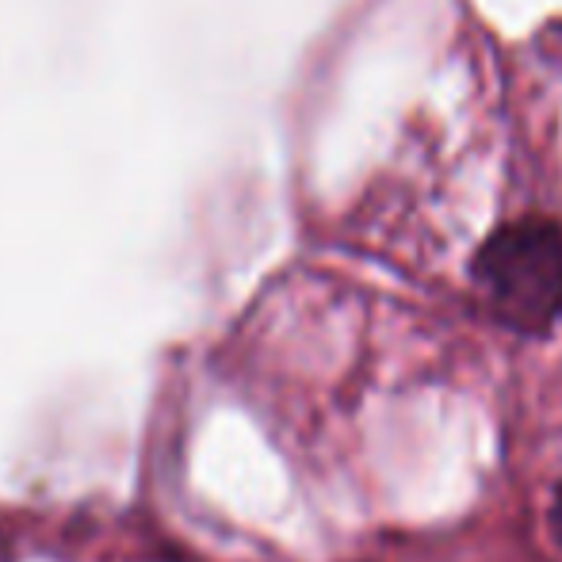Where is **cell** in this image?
Masks as SVG:
<instances>
[{"mask_svg":"<svg viewBox=\"0 0 562 562\" xmlns=\"http://www.w3.org/2000/svg\"><path fill=\"white\" fill-rule=\"evenodd\" d=\"M474 283L497 322L540 334L562 314V226L517 218L497 226L474 257Z\"/></svg>","mask_w":562,"mask_h":562,"instance_id":"1","label":"cell"},{"mask_svg":"<svg viewBox=\"0 0 562 562\" xmlns=\"http://www.w3.org/2000/svg\"><path fill=\"white\" fill-rule=\"evenodd\" d=\"M0 562H8V551H4V543H0Z\"/></svg>","mask_w":562,"mask_h":562,"instance_id":"3","label":"cell"},{"mask_svg":"<svg viewBox=\"0 0 562 562\" xmlns=\"http://www.w3.org/2000/svg\"><path fill=\"white\" fill-rule=\"evenodd\" d=\"M551 536H555V543L562 548V482L555 490V502H551Z\"/></svg>","mask_w":562,"mask_h":562,"instance_id":"2","label":"cell"}]
</instances>
